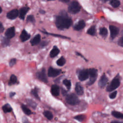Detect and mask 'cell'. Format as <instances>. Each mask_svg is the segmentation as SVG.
Returning a JSON list of instances; mask_svg holds the SVG:
<instances>
[{"mask_svg":"<svg viewBox=\"0 0 123 123\" xmlns=\"http://www.w3.org/2000/svg\"><path fill=\"white\" fill-rule=\"evenodd\" d=\"M39 12H40L41 14H44V13H45V11H44V10H42V9H40L39 11Z\"/></svg>","mask_w":123,"mask_h":123,"instance_id":"cell-42","label":"cell"},{"mask_svg":"<svg viewBox=\"0 0 123 123\" xmlns=\"http://www.w3.org/2000/svg\"><path fill=\"white\" fill-rule=\"evenodd\" d=\"M24 123H28L27 122H24Z\"/></svg>","mask_w":123,"mask_h":123,"instance_id":"cell-46","label":"cell"},{"mask_svg":"<svg viewBox=\"0 0 123 123\" xmlns=\"http://www.w3.org/2000/svg\"><path fill=\"white\" fill-rule=\"evenodd\" d=\"M118 44L119 46L123 47V37H121L120 38V39L118 40Z\"/></svg>","mask_w":123,"mask_h":123,"instance_id":"cell-37","label":"cell"},{"mask_svg":"<svg viewBox=\"0 0 123 123\" xmlns=\"http://www.w3.org/2000/svg\"><path fill=\"white\" fill-rule=\"evenodd\" d=\"M17 77L14 74H12L10 77V81L9 82V85H12L15 84L17 82Z\"/></svg>","mask_w":123,"mask_h":123,"instance_id":"cell-21","label":"cell"},{"mask_svg":"<svg viewBox=\"0 0 123 123\" xmlns=\"http://www.w3.org/2000/svg\"><path fill=\"white\" fill-rule=\"evenodd\" d=\"M26 22H31L33 24H34L35 23V19L33 15H29L27 16L26 18Z\"/></svg>","mask_w":123,"mask_h":123,"instance_id":"cell-31","label":"cell"},{"mask_svg":"<svg viewBox=\"0 0 123 123\" xmlns=\"http://www.w3.org/2000/svg\"><path fill=\"white\" fill-rule=\"evenodd\" d=\"M59 52H60V50L56 46H54L50 52L49 55L50 57L51 58L55 57L59 54Z\"/></svg>","mask_w":123,"mask_h":123,"instance_id":"cell-19","label":"cell"},{"mask_svg":"<svg viewBox=\"0 0 123 123\" xmlns=\"http://www.w3.org/2000/svg\"><path fill=\"white\" fill-rule=\"evenodd\" d=\"M62 94H63V95H65V94H66V91L65 90H64V89H63V90L62 89Z\"/></svg>","mask_w":123,"mask_h":123,"instance_id":"cell-43","label":"cell"},{"mask_svg":"<svg viewBox=\"0 0 123 123\" xmlns=\"http://www.w3.org/2000/svg\"><path fill=\"white\" fill-rule=\"evenodd\" d=\"M89 77L88 70L83 69L79 71L78 74V78L80 81H84Z\"/></svg>","mask_w":123,"mask_h":123,"instance_id":"cell-8","label":"cell"},{"mask_svg":"<svg viewBox=\"0 0 123 123\" xmlns=\"http://www.w3.org/2000/svg\"><path fill=\"white\" fill-rule=\"evenodd\" d=\"M19 15V11L17 9H13L7 13V17L10 20H14Z\"/></svg>","mask_w":123,"mask_h":123,"instance_id":"cell-9","label":"cell"},{"mask_svg":"<svg viewBox=\"0 0 123 123\" xmlns=\"http://www.w3.org/2000/svg\"><path fill=\"white\" fill-rule=\"evenodd\" d=\"M87 33L91 36H95L96 34V28L95 26H92L87 31Z\"/></svg>","mask_w":123,"mask_h":123,"instance_id":"cell-24","label":"cell"},{"mask_svg":"<svg viewBox=\"0 0 123 123\" xmlns=\"http://www.w3.org/2000/svg\"><path fill=\"white\" fill-rule=\"evenodd\" d=\"M85 26V23L84 20H80L74 26V29L75 30L79 31L83 28H84Z\"/></svg>","mask_w":123,"mask_h":123,"instance_id":"cell-17","label":"cell"},{"mask_svg":"<svg viewBox=\"0 0 123 123\" xmlns=\"http://www.w3.org/2000/svg\"><path fill=\"white\" fill-rule=\"evenodd\" d=\"M65 100L66 102L71 105H77L80 102L78 97L73 93L67 95L66 97Z\"/></svg>","mask_w":123,"mask_h":123,"instance_id":"cell-3","label":"cell"},{"mask_svg":"<svg viewBox=\"0 0 123 123\" xmlns=\"http://www.w3.org/2000/svg\"><path fill=\"white\" fill-rule=\"evenodd\" d=\"M61 73V70L57 69H55L53 67H50L48 70V75L49 77H54L59 75Z\"/></svg>","mask_w":123,"mask_h":123,"instance_id":"cell-7","label":"cell"},{"mask_svg":"<svg viewBox=\"0 0 123 123\" xmlns=\"http://www.w3.org/2000/svg\"><path fill=\"white\" fill-rule=\"evenodd\" d=\"M111 114L115 118H119V119H123V114L120 112L116 111H112Z\"/></svg>","mask_w":123,"mask_h":123,"instance_id":"cell-26","label":"cell"},{"mask_svg":"<svg viewBox=\"0 0 123 123\" xmlns=\"http://www.w3.org/2000/svg\"><path fill=\"white\" fill-rule=\"evenodd\" d=\"M2 12V8H1V7H0V13H1Z\"/></svg>","mask_w":123,"mask_h":123,"instance_id":"cell-45","label":"cell"},{"mask_svg":"<svg viewBox=\"0 0 123 123\" xmlns=\"http://www.w3.org/2000/svg\"><path fill=\"white\" fill-rule=\"evenodd\" d=\"M47 44V42L46 41H43L42 43H41V46H42V47H44V46H45Z\"/></svg>","mask_w":123,"mask_h":123,"instance_id":"cell-39","label":"cell"},{"mask_svg":"<svg viewBox=\"0 0 123 123\" xmlns=\"http://www.w3.org/2000/svg\"><path fill=\"white\" fill-rule=\"evenodd\" d=\"M29 8L27 7H24L21 8L19 12V18L22 20H24L25 15L28 11L29 10Z\"/></svg>","mask_w":123,"mask_h":123,"instance_id":"cell-13","label":"cell"},{"mask_svg":"<svg viewBox=\"0 0 123 123\" xmlns=\"http://www.w3.org/2000/svg\"><path fill=\"white\" fill-rule=\"evenodd\" d=\"M110 3L114 8H117L120 5V1L118 0H112L110 1Z\"/></svg>","mask_w":123,"mask_h":123,"instance_id":"cell-28","label":"cell"},{"mask_svg":"<svg viewBox=\"0 0 123 123\" xmlns=\"http://www.w3.org/2000/svg\"><path fill=\"white\" fill-rule=\"evenodd\" d=\"M43 114L49 120H50L53 118V114L49 111H45L43 112Z\"/></svg>","mask_w":123,"mask_h":123,"instance_id":"cell-27","label":"cell"},{"mask_svg":"<svg viewBox=\"0 0 123 123\" xmlns=\"http://www.w3.org/2000/svg\"><path fill=\"white\" fill-rule=\"evenodd\" d=\"M36 75L37 78L40 81L46 83L48 82V79L46 75V70L44 68H43L40 71L37 72V73Z\"/></svg>","mask_w":123,"mask_h":123,"instance_id":"cell-6","label":"cell"},{"mask_svg":"<svg viewBox=\"0 0 123 123\" xmlns=\"http://www.w3.org/2000/svg\"><path fill=\"white\" fill-rule=\"evenodd\" d=\"M2 110L3 111L5 112V113H7V112H10L12 111V108L11 107V106H10V104H6L4 105H3L2 106Z\"/></svg>","mask_w":123,"mask_h":123,"instance_id":"cell-20","label":"cell"},{"mask_svg":"<svg viewBox=\"0 0 123 123\" xmlns=\"http://www.w3.org/2000/svg\"><path fill=\"white\" fill-rule=\"evenodd\" d=\"M10 43V39L6 37H4L2 39V45L3 47L8 46Z\"/></svg>","mask_w":123,"mask_h":123,"instance_id":"cell-29","label":"cell"},{"mask_svg":"<svg viewBox=\"0 0 123 123\" xmlns=\"http://www.w3.org/2000/svg\"><path fill=\"white\" fill-rule=\"evenodd\" d=\"M111 123H123V122L117 121H114L111 122Z\"/></svg>","mask_w":123,"mask_h":123,"instance_id":"cell-41","label":"cell"},{"mask_svg":"<svg viewBox=\"0 0 123 123\" xmlns=\"http://www.w3.org/2000/svg\"><path fill=\"white\" fill-rule=\"evenodd\" d=\"M15 35V28L12 26L8 28L5 33V36L8 39H11L14 37Z\"/></svg>","mask_w":123,"mask_h":123,"instance_id":"cell-10","label":"cell"},{"mask_svg":"<svg viewBox=\"0 0 123 123\" xmlns=\"http://www.w3.org/2000/svg\"><path fill=\"white\" fill-rule=\"evenodd\" d=\"M30 37V35L25 31V29L23 30L20 36V38L22 42H25L28 40Z\"/></svg>","mask_w":123,"mask_h":123,"instance_id":"cell-14","label":"cell"},{"mask_svg":"<svg viewBox=\"0 0 123 123\" xmlns=\"http://www.w3.org/2000/svg\"><path fill=\"white\" fill-rule=\"evenodd\" d=\"M63 83L66 86L68 89H70L71 86V83L70 80L68 79H64L63 81Z\"/></svg>","mask_w":123,"mask_h":123,"instance_id":"cell-33","label":"cell"},{"mask_svg":"<svg viewBox=\"0 0 123 123\" xmlns=\"http://www.w3.org/2000/svg\"><path fill=\"white\" fill-rule=\"evenodd\" d=\"M55 24L57 27L60 29H67L72 25V20L67 15L63 14L56 17Z\"/></svg>","mask_w":123,"mask_h":123,"instance_id":"cell-1","label":"cell"},{"mask_svg":"<svg viewBox=\"0 0 123 123\" xmlns=\"http://www.w3.org/2000/svg\"><path fill=\"white\" fill-rule=\"evenodd\" d=\"M65 62H66V61L65 58L63 57H61L60 59H59L57 61L56 63L58 65L60 66H62L65 64Z\"/></svg>","mask_w":123,"mask_h":123,"instance_id":"cell-23","label":"cell"},{"mask_svg":"<svg viewBox=\"0 0 123 123\" xmlns=\"http://www.w3.org/2000/svg\"><path fill=\"white\" fill-rule=\"evenodd\" d=\"M108 81V79L107 77L105 74L102 75L101 76V77L98 81L99 86L101 88H103L107 85Z\"/></svg>","mask_w":123,"mask_h":123,"instance_id":"cell-12","label":"cell"},{"mask_svg":"<svg viewBox=\"0 0 123 123\" xmlns=\"http://www.w3.org/2000/svg\"><path fill=\"white\" fill-rule=\"evenodd\" d=\"M21 108L22 109V111L26 115H29L31 114V111L25 105L22 104L21 106Z\"/></svg>","mask_w":123,"mask_h":123,"instance_id":"cell-22","label":"cell"},{"mask_svg":"<svg viewBox=\"0 0 123 123\" xmlns=\"http://www.w3.org/2000/svg\"><path fill=\"white\" fill-rule=\"evenodd\" d=\"M99 34L104 37H106L108 35L107 29L105 27L101 28L99 30Z\"/></svg>","mask_w":123,"mask_h":123,"instance_id":"cell-25","label":"cell"},{"mask_svg":"<svg viewBox=\"0 0 123 123\" xmlns=\"http://www.w3.org/2000/svg\"><path fill=\"white\" fill-rule=\"evenodd\" d=\"M37 88H34V89H32L31 91V93L32 95H33L34 97H35L36 98L39 99V97L38 96V93H37Z\"/></svg>","mask_w":123,"mask_h":123,"instance_id":"cell-30","label":"cell"},{"mask_svg":"<svg viewBox=\"0 0 123 123\" xmlns=\"http://www.w3.org/2000/svg\"><path fill=\"white\" fill-rule=\"evenodd\" d=\"M61 1L64 2H69V0H61Z\"/></svg>","mask_w":123,"mask_h":123,"instance_id":"cell-44","label":"cell"},{"mask_svg":"<svg viewBox=\"0 0 123 123\" xmlns=\"http://www.w3.org/2000/svg\"><path fill=\"white\" fill-rule=\"evenodd\" d=\"M27 102L28 103V105L32 107L33 109H35L37 107V104L35 102L33 101L32 99H27Z\"/></svg>","mask_w":123,"mask_h":123,"instance_id":"cell-32","label":"cell"},{"mask_svg":"<svg viewBox=\"0 0 123 123\" xmlns=\"http://www.w3.org/2000/svg\"><path fill=\"white\" fill-rule=\"evenodd\" d=\"M16 62V59L15 58H12L10 60L9 62V65L10 67H12Z\"/></svg>","mask_w":123,"mask_h":123,"instance_id":"cell-35","label":"cell"},{"mask_svg":"<svg viewBox=\"0 0 123 123\" xmlns=\"http://www.w3.org/2000/svg\"><path fill=\"white\" fill-rule=\"evenodd\" d=\"M74 118L75 119H76V120L78 121H80V122H82L83 121L85 118V116L84 115H82V114H81V115H78L77 116H75Z\"/></svg>","mask_w":123,"mask_h":123,"instance_id":"cell-34","label":"cell"},{"mask_svg":"<svg viewBox=\"0 0 123 123\" xmlns=\"http://www.w3.org/2000/svg\"><path fill=\"white\" fill-rule=\"evenodd\" d=\"M4 30V27H3V25H2V24H1V23L0 22V33L3 32Z\"/></svg>","mask_w":123,"mask_h":123,"instance_id":"cell-38","label":"cell"},{"mask_svg":"<svg viewBox=\"0 0 123 123\" xmlns=\"http://www.w3.org/2000/svg\"><path fill=\"white\" fill-rule=\"evenodd\" d=\"M117 92L115 91H114V92L111 93L109 95V97H110L111 98V99L114 98L116 97V95H117Z\"/></svg>","mask_w":123,"mask_h":123,"instance_id":"cell-36","label":"cell"},{"mask_svg":"<svg viewBox=\"0 0 123 123\" xmlns=\"http://www.w3.org/2000/svg\"><path fill=\"white\" fill-rule=\"evenodd\" d=\"M109 29L111 33V39H114L119 33V28L114 25H110Z\"/></svg>","mask_w":123,"mask_h":123,"instance_id":"cell-11","label":"cell"},{"mask_svg":"<svg viewBox=\"0 0 123 123\" xmlns=\"http://www.w3.org/2000/svg\"><path fill=\"white\" fill-rule=\"evenodd\" d=\"M120 82L119 77L117 76L115 77L113 79H112L110 84L107 86V91L110 92L120 86Z\"/></svg>","mask_w":123,"mask_h":123,"instance_id":"cell-4","label":"cell"},{"mask_svg":"<svg viewBox=\"0 0 123 123\" xmlns=\"http://www.w3.org/2000/svg\"><path fill=\"white\" fill-rule=\"evenodd\" d=\"M51 93L54 96H58L60 93V88L57 85H53L51 87Z\"/></svg>","mask_w":123,"mask_h":123,"instance_id":"cell-16","label":"cell"},{"mask_svg":"<svg viewBox=\"0 0 123 123\" xmlns=\"http://www.w3.org/2000/svg\"><path fill=\"white\" fill-rule=\"evenodd\" d=\"M40 40L41 36L39 34H37L30 40V43L32 46L37 45L40 43Z\"/></svg>","mask_w":123,"mask_h":123,"instance_id":"cell-15","label":"cell"},{"mask_svg":"<svg viewBox=\"0 0 123 123\" xmlns=\"http://www.w3.org/2000/svg\"><path fill=\"white\" fill-rule=\"evenodd\" d=\"M81 9L79 3L77 1H72L69 4L68 7V12L72 14H75L78 13Z\"/></svg>","mask_w":123,"mask_h":123,"instance_id":"cell-2","label":"cell"},{"mask_svg":"<svg viewBox=\"0 0 123 123\" xmlns=\"http://www.w3.org/2000/svg\"><path fill=\"white\" fill-rule=\"evenodd\" d=\"M89 76H90V79L87 83L88 85H92L96 81L97 77V70L94 68H91L88 69Z\"/></svg>","mask_w":123,"mask_h":123,"instance_id":"cell-5","label":"cell"},{"mask_svg":"<svg viewBox=\"0 0 123 123\" xmlns=\"http://www.w3.org/2000/svg\"><path fill=\"white\" fill-rule=\"evenodd\" d=\"M75 90L76 93L79 95H82L84 93V89L79 83H77L75 85Z\"/></svg>","mask_w":123,"mask_h":123,"instance_id":"cell-18","label":"cell"},{"mask_svg":"<svg viewBox=\"0 0 123 123\" xmlns=\"http://www.w3.org/2000/svg\"><path fill=\"white\" fill-rule=\"evenodd\" d=\"M15 94V92H11L10 93V97H12L13 96H14V95Z\"/></svg>","mask_w":123,"mask_h":123,"instance_id":"cell-40","label":"cell"}]
</instances>
